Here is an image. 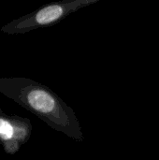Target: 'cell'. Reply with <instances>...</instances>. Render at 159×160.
<instances>
[{
	"label": "cell",
	"mask_w": 159,
	"mask_h": 160,
	"mask_svg": "<svg viewBox=\"0 0 159 160\" xmlns=\"http://www.w3.org/2000/svg\"><path fill=\"white\" fill-rule=\"evenodd\" d=\"M32 133L28 118L8 115L0 110V145L7 155L16 154L25 144Z\"/></svg>",
	"instance_id": "3957f363"
},
{
	"label": "cell",
	"mask_w": 159,
	"mask_h": 160,
	"mask_svg": "<svg viewBox=\"0 0 159 160\" xmlns=\"http://www.w3.org/2000/svg\"><path fill=\"white\" fill-rule=\"evenodd\" d=\"M99 0H62L49 3L35 11L3 25L0 31L7 35L24 34L38 28L52 26L70 14L97 3Z\"/></svg>",
	"instance_id": "7a4b0ae2"
},
{
	"label": "cell",
	"mask_w": 159,
	"mask_h": 160,
	"mask_svg": "<svg viewBox=\"0 0 159 160\" xmlns=\"http://www.w3.org/2000/svg\"><path fill=\"white\" fill-rule=\"evenodd\" d=\"M0 94L37 116L51 128L83 142L74 111L46 85L24 77H0Z\"/></svg>",
	"instance_id": "6da1fadb"
}]
</instances>
